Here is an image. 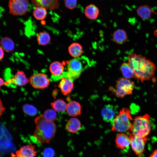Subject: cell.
<instances>
[{
    "label": "cell",
    "instance_id": "obj_5",
    "mask_svg": "<svg viewBox=\"0 0 157 157\" xmlns=\"http://www.w3.org/2000/svg\"><path fill=\"white\" fill-rule=\"evenodd\" d=\"M134 86L133 81L125 78H120L116 82L115 94L119 98L130 94L132 93Z\"/></svg>",
    "mask_w": 157,
    "mask_h": 157
},
{
    "label": "cell",
    "instance_id": "obj_3",
    "mask_svg": "<svg viewBox=\"0 0 157 157\" xmlns=\"http://www.w3.org/2000/svg\"><path fill=\"white\" fill-rule=\"evenodd\" d=\"M132 119L130 110L127 108H123L111 123L112 131L121 132L131 131L132 124L131 121Z\"/></svg>",
    "mask_w": 157,
    "mask_h": 157
},
{
    "label": "cell",
    "instance_id": "obj_19",
    "mask_svg": "<svg viewBox=\"0 0 157 157\" xmlns=\"http://www.w3.org/2000/svg\"><path fill=\"white\" fill-rule=\"evenodd\" d=\"M68 51L72 57L74 58H78L83 53V47L79 43L74 42L69 47Z\"/></svg>",
    "mask_w": 157,
    "mask_h": 157
},
{
    "label": "cell",
    "instance_id": "obj_29",
    "mask_svg": "<svg viewBox=\"0 0 157 157\" xmlns=\"http://www.w3.org/2000/svg\"><path fill=\"white\" fill-rule=\"evenodd\" d=\"M43 116L45 119L53 122L56 118L57 114L54 110L48 109L44 112Z\"/></svg>",
    "mask_w": 157,
    "mask_h": 157
},
{
    "label": "cell",
    "instance_id": "obj_35",
    "mask_svg": "<svg viewBox=\"0 0 157 157\" xmlns=\"http://www.w3.org/2000/svg\"><path fill=\"white\" fill-rule=\"evenodd\" d=\"M0 85L1 86L2 85H3L4 84L5 82H4L3 80L1 78H0Z\"/></svg>",
    "mask_w": 157,
    "mask_h": 157
},
{
    "label": "cell",
    "instance_id": "obj_7",
    "mask_svg": "<svg viewBox=\"0 0 157 157\" xmlns=\"http://www.w3.org/2000/svg\"><path fill=\"white\" fill-rule=\"evenodd\" d=\"M9 13L14 15H22L27 12L28 0H9Z\"/></svg>",
    "mask_w": 157,
    "mask_h": 157
},
{
    "label": "cell",
    "instance_id": "obj_31",
    "mask_svg": "<svg viewBox=\"0 0 157 157\" xmlns=\"http://www.w3.org/2000/svg\"><path fill=\"white\" fill-rule=\"evenodd\" d=\"M54 154V150L51 147L45 148L43 152V157H53Z\"/></svg>",
    "mask_w": 157,
    "mask_h": 157
},
{
    "label": "cell",
    "instance_id": "obj_11",
    "mask_svg": "<svg viewBox=\"0 0 157 157\" xmlns=\"http://www.w3.org/2000/svg\"><path fill=\"white\" fill-rule=\"evenodd\" d=\"M50 71L56 80L66 77L67 72H64L63 64L58 61L52 63L49 67Z\"/></svg>",
    "mask_w": 157,
    "mask_h": 157
},
{
    "label": "cell",
    "instance_id": "obj_16",
    "mask_svg": "<svg viewBox=\"0 0 157 157\" xmlns=\"http://www.w3.org/2000/svg\"><path fill=\"white\" fill-rule=\"evenodd\" d=\"M115 142L117 147L122 150L128 148L130 144L129 138L123 133H119L117 135Z\"/></svg>",
    "mask_w": 157,
    "mask_h": 157
},
{
    "label": "cell",
    "instance_id": "obj_30",
    "mask_svg": "<svg viewBox=\"0 0 157 157\" xmlns=\"http://www.w3.org/2000/svg\"><path fill=\"white\" fill-rule=\"evenodd\" d=\"M65 6L67 8L72 9L77 5V0H64Z\"/></svg>",
    "mask_w": 157,
    "mask_h": 157
},
{
    "label": "cell",
    "instance_id": "obj_1",
    "mask_svg": "<svg viewBox=\"0 0 157 157\" xmlns=\"http://www.w3.org/2000/svg\"><path fill=\"white\" fill-rule=\"evenodd\" d=\"M128 63L133 69L134 77L142 82L154 78L156 66L154 63L142 55L130 54Z\"/></svg>",
    "mask_w": 157,
    "mask_h": 157
},
{
    "label": "cell",
    "instance_id": "obj_27",
    "mask_svg": "<svg viewBox=\"0 0 157 157\" xmlns=\"http://www.w3.org/2000/svg\"><path fill=\"white\" fill-rule=\"evenodd\" d=\"M67 104L61 99H58L51 104V107L55 111L58 112H63L66 110Z\"/></svg>",
    "mask_w": 157,
    "mask_h": 157
},
{
    "label": "cell",
    "instance_id": "obj_28",
    "mask_svg": "<svg viewBox=\"0 0 157 157\" xmlns=\"http://www.w3.org/2000/svg\"><path fill=\"white\" fill-rule=\"evenodd\" d=\"M22 109L25 113L30 116H35L37 113L36 108L31 105L25 104L23 106Z\"/></svg>",
    "mask_w": 157,
    "mask_h": 157
},
{
    "label": "cell",
    "instance_id": "obj_2",
    "mask_svg": "<svg viewBox=\"0 0 157 157\" xmlns=\"http://www.w3.org/2000/svg\"><path fill=\"white\" fill-rule=\"evenodd\" d=\"M36 124L33 136L37 141L42 143H48L54 137L56 126L53 121L45 119L43 115L37 117L35 119Z\"/></svg>",
    "mask_w": 157,
    "mask_h": 157
},
{
    "label": "cell",
    "instance_id": "obj_9",
    "mask_svg": "<svg viewBox=\"0 0 157 157\" xmlns=\"http://www.w3.org/2000/svg\"><path fill=\"white\" fill-rule=\"evenodd\" d=\"M30 82L31 85L34 88L44 89L48 86L50 81L45 74L38 73L34 74L31 76Z\"/></svg>",
    "mask_w": 157,
    "mask_h": 157
},
{
    "label": "cell",
    "instance_id": "obj_34",
    "mask_svg": "<svg viewBox=\"0 0 157 157\" xmlns=\"http://www.w3.org/2000/svg\"><path fill=\"white\" fill-rule=\"evenodd\" d=\"M149 157H157V149L155 150L150 155Z\"/></svg>",
    "mask_w": 157,
    "mask_h": 157
},
{
    "label": "cell",
    "instance_id": "obj_18",
    "mask_svg": "<svg viewBox=\"0 0 157 157\" xmlns=\"http://www.w3.org/2000/svg\"><path fill=\"white\" fill-rule=\"evenodd\" d=\"M81 127L80 121L75 118H71L67 122L66 127L68 131L75 133L79 131Z\"/></svg>",
    "mask_w": 157,
    "mask_h": 157
},
{
    "label": "cell",
    "instance_id": "obj_6",
    "mask_svg": "<svg viewBox=\"0 0 157 157\" xmlns=\"http://www.w3.org/2000/svg\"><path fill=\"white\" fill-rule=\"evenodd\" d=\"M83 69L81 59L78 58L71 60L67 63V72L66 77L73 81L79 77Z\"/></svg>",
    "mask_w": 157,
    "mask_h": 157
},
{
    "label": "cell",
    "instance_id": "obj_32",
    "mask_svg": "<svg viewBox=\"0 0 157 157\" xmlns=\"http://www.w3.org/2000/svg\"><path fill=\"white\" fill-rule=\"evenodd\" d=\"M0 115H1L3 111L5 110V108L3 107L1 100H0Z\"/></svg>",
    "mask_w": 157,
    "mask_h": 157
},
{
    "label": "cell",
    "instance_id": "obj_20",
    "mask_svg": "<svg viewBox=\"0 0 157 157\" xmlns=\"http://www.w3.org/2000/svg\"><path fill=\"white\" fill-rule=\"evenodd\" d=\"M85 14L87 18L89 19H95L98 17L99 10L97 7L94 4L87 6L85 10Z\"/></svg>",
    "mask_w": 157,
    "mask_h": 157
},
{
    "label": "cell",
    "instance_id": "obj_15",
    "mask_svg": "<svg viewBox=\"0 0 157 157\" xmlns=\"http://www.w3.org/2000/svg\"><path fill=\"white\" fill-rule=\"evenodd\" d=\"M60 79L58 86L62 94L66 95L71 92L73 88V81L65 77H62Z\"/></svg>",
    "mask_w": 157,
    "mask_h": 157
},
{
    "label": "cell",
    "instance_id": "obj_12",
    "mask_svg": "<svg viewBox=\"0 0 157 157\" xmlns=\"http://www.w3.org/2000/svg\"><path fill=\"white\" fill-rule=\"evenodd\" d=\"M29 81L24 73L22 71H19L15 74L14 78L10 79L5 82V85L13 84L15 85L22 86L26 85Z\"/></svg>",
    "mask_w": 157,
    "mask_h": 157
},
{
    "label": "cell",
    "instance_id": "obj_14",
    "mask_svg": "<svg viewBox=\"0 0 157 157\" xmlns=\"http://www.w3.org/2000/svg\"><path fill=\"white\" fill-rule=\"evenodd\" d=\"M116 113V110L115 108L110 104L105 106L101 111L103 119L106 122L111 123L115 117Z\"/></svg>",
    "mask_w": 157,
    "mask_h": 157
},
{
    "label": "cell",
    "instance_id": "obj_25",
    "mask_svg": "<svg viewBox=\"0 0 157 157\" xmlns=\"http://www.w3.org/2000/svg\"><path fill=\"white\" fill-rule=\"evenodd\" d=\"M46 9L43 7H36L33 11V15L37 20H43L47 15Z\"/></svg>",
    "mask_w": 157,
    "mask_h": 157
},
{
    "label": "cell",
    "instance_id": "obj_26",
    "mask_svg": "<svg viewBox=\"0 0 157 157\" xmlns=\"http://www.w3.org/2000/svg\"><path fill=\"white\" fill-rule=\"evenodd\" d=\"M37 39L38 44L42 46L47 44L51 40L49 35L45 31L41 32L38 33L37 36Z\"/></svg>",
    "mask_w": 157,
    "mask_h": 157
},
{
    "label": "cell",
    "instance_id": "obj_10",
    "mask_svg": "<svg viewBox=\"0 0 157 157\" xmlns=\"http://www.w3.org/2000/svg\"><path fill=\"white\" fill-rule=\"evenodd\" d=\"M37 151L35 149V145L30 143L22 146L15 152L12 153L11 157H35Z\"/></svg>",
    "mask_w": 157,
    "mask_h": 157
},
{
    "label": "cell",
    "instance_id": "obj_17",
    "mask_svg": "<svg viewBox=\"0 0 157 157\" xmlns=\"http://www.w3.org/2000/svg\"><path fill=\"white\" fill-rule=\"evenodd\" d=\"M81 106L78 102L71 101L67 105L66 110L68 114L72 116H76L81 115Z\"/></svg>",
    "mask_w": 157,
    "mask_h": 157
},
{
    "label": "cell",
    "instance_id": "obj_23",
    "mask_svg": "<svg viewBox=\"0 0 157 157\" xmlns=\"http://www.w3.org/2000/svg\"><path fill=\"white\" fill-rule=\"evenodd\" d=\"M152 12L149 6L147 5L139 6L137 10L138 15L143 19L149 18L151 16Z\"/></svg>",
    "mask_w": 157,
    "mask_h": 157
},
{
    "label": "cell",
    "instance_id": "obj_33",
    "mask_svg": "<svg viewBox=\"0 0 157 157\" xmlns=\"http://www.w3.org/2000/svg\"><path fill=\"white\" fill-rule=\"evenodd\" d=\"M4 50L0 47V59L1 60L3 58L4 56Z\"/></svg>",
    "mask_w": 157,
    "mask_h": 157
},
{
    "label": "cell",
    "instance_id": "obj_13",
    "mask_svg": "<svg viewBox=\"0 0 157 157\" xmlns=\"http://www.w3.org/2000/svg\"><path fill=\"white\" fill-rule=\"evenodd\" d=\"M32 3L36 7H43L49 10H54L58 8V0H31Z\"/></svg>",
    "mask_w": 157,
    "mask_h": 157
},
{
    "label": "cell",
    "instance_id": "obj_8",
    "mask_svg": "<svg viewBox=\"0 0 157 157\" xmlns=\"http://www.w3.org/2000/svg\"><path fill=\"white\" fill-rule=\"evenodd\" d=\"M131 147L135 154L138 156L142 155L144 151L145 146L148 138L135 135L133 133L129 137Z\"/></svg>",
    "mask_w": 157,
    "mask_h": 157
},
{
    "label": "cell",
    "instance_id": "obj_22",
    "mask_svg": "<svg viewBox=\"0 0 157 157\" xmlns=\"http://www.w3.org/2000/svg\"><path fill=\"white\" fill-rule=\"evenodd\" d=\"M1 47L5 51L10 52L12 51L15 48V44L10 38L5 37L2 38L0 41Z\"/></svg>",
    "mask_w": 157,
    "mask_h": 157
},
{
    "label": "cell",
    "instance_id": "obj_36",
    "mask_svg": "<svg viewBox=\"0 0 157 157\" xmlns=\"http://www.w3.org/2000/svg\"><path fill=\"white\" fill-rule=\"evenodd\" d=\"M154 35L157 37V29L154 31Z\"/></svg>",
    "mask_w": 157,
    "mask_h": 157
},
{
    "label": "cell",
    "instance_id": "obj_21",
    "mask_svg": "<svg viewBox=\"0 0 157 157\" xmlns=\"http://www.w3.org/2000/svg\"><path fill=\"white\" fill-rule=\"evenodd\" d=\"M114 41L119 44L124 43L127 39V35L126 32L122 29H118L115 31L113 35Z\"/></svg>",
    "mask_w": 157,
    "mask_h": 157
},
{
    "label": "cell",
    "instance_id": "obj_4",
    "mask_svg": "<svg viewBox=\"0 0 157 157\" xmlns=\"http://www.w3.org/2000/svg\"><path fill=\"white\" fill-rule=\"evenodd\" d=\"M151 127L150 116L146 114L143 116L135 117L132 124L131 131L135 135L146 137L150 133Z\"/></svg>",
    "mask_w": 157,
    "mask_h": 157
},
{
    "label": "cell",
    "instance_id": "obj_24",
    "mask_svg": "<svg viewBox=\"0 0 157 157\" xmlns=\"http://www.w3.org/2000/svg\"><path fill=\"white\" fill-rule=\"evenodd\" d=\"M120 70L124 78L129 79L134 76L133 71L128 63H124L121 65Z\"/></svg>",
    "mask_w": 157,
    "mask_h": 157
}]
</instances>
